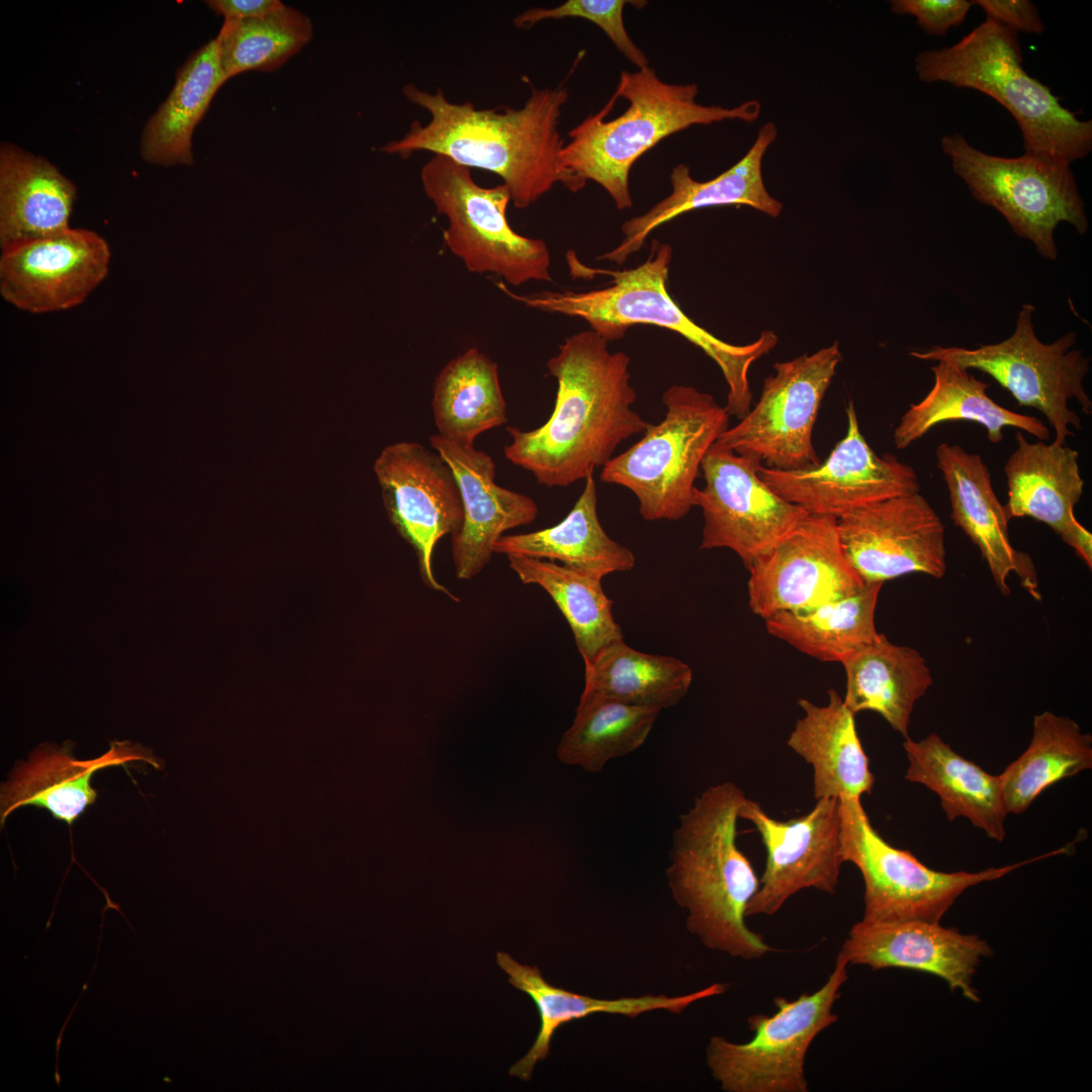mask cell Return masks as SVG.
Instances as JSON below:
<instances>
[{
  "label": "cell",
  "mask_w": 1092,
  "mask_h": 1092,
  "mask_svg": "<svg viewBox=\"0 0 1092 1092\" xmlns=\"http://www.w3.org/2000/svg\"><path fill=\"white\" fill-rule=\"evenodd\" d=\"M402 93L426 110L427 123L414 121L402 138L380 152L407 159L417 152L449 158L469 169L478 168L502 178L517 208H527L556 184L577 192L585 182L566 170L561 161L565 145L558 130L567 88L532 87L520 108H477L470 101H450L438 88L430 92L410 83Z\"/></svg>",
  "instance_id": "obj_1"
},
{
  "label": "cell",
  "mask_w": 1092,
  "mask_h": 1092,
  "mask_svg": "<svg viewBox=\"0 0 1092 1092\" xmlns=\"http://www.w3.org/2000/svg\"><path fill=\"white\" fill-rule=\"evenodd\" d=\"M629 366L627 354L612 352L590 329L565 338L547 362L557 380L554 410L534 430L507 428L506 458L548 487L592 476L623 441L651 425L632 408L637 394Z\"/></svg>",
  "instance_id": "obj_2"
},
{
  "label": "cell",
  "mask_w": 1092,
  "mask_h": 1092,
  "mask_svg": "<svg viewBox=\"0 0 1092 1092\" xmlns=\"http://www.w3.org/2000/svg\"><path fill=\"white\" fill-rule=\"evenodd\" d=\"M743 791L725 782L707 788L680 815L666 870L675 902L688 911L687 928L708 948L757 960L772 949L745 923L759 880L736 844Z\"/></svg>",
  "instance_id": "obj_3"
},
{
  "label": "cell",
  "mask_w": 1092,
  "mask_h": 1092,
  "mask_svg": "<svg viewBox=\"0 0 1092 1092\" xmlns=\"http://www.w3.org/2000/svg\"><path fill=\"white\" fill-rule=\"evenodd\" d=\"M672 248L652 240L648 258L632 269L588 267L574 251L566 254L569 273L589 279L608 275V286L587 291H543L518 295L499 282L498 288L528 307L585 321L590 330L609 343L622 339L635 325H651L672 331L699 347L720 368L728 386L726 411L742 419L749 411L752 393L748 373L751 365L778 344V335L764 330L752 343L733 345L712 335L690 318L667 291Z\"/></svg>",
  "instance_id": "obj_4"
},
{
  "label": "cell",
  "mask_w": 1092,
  "mask_h": 1092,
  "mask_svg": "<svg viewBox=\"0 0 1092 1092\" xmlns=\"http://www.w3.org/2000/svg\"><path fill=\"white\" fill-rule=\"evenodd\" d=\"M697 84H671L649 66L622 71L613 98L569 132L561 151L566 170L601 185L620 210L633 200L629 175L634 163L663 139L693 125L723 120L752 122L760 103L749 100L736 107L703 105Z\"/></svg>",
  "instance_id": "obj_5"
},
{
  "label": "cell",
  "mask_w": 1092,
  "mask_h": 1092,
  "mask_svg": "<svg viewBox=\"0 0 1092 1092\" xmlns=\"http://www.w3.org/2000/svg\"><path fill=\"white\" fill-rule=\"evenodd\" d=\"M1018 34L986 18L950 47L921 52L915 71L925 83L980 91L1004 106L1021 131L1025 155L1072 164L1092 151V120H1081L1051 88L1022 67Z\"/></svg>",
  "instance_id": "obj_6"
},
{
  "label": "cell",
  "mask_w": 1092,
  "mask_h": 1092,
  "mask_svg": "<svg viewBox=\"0 0 1092 1092\" xmlns=\"http://www.w3.org/2000/svg\"><path fill=\"white\" fill-rule=\"evenodd\" d=\"M661 422L603 466L601 480L629 489L646 521H677L695 507L696 479L709 448L729 428L730 415L713 395L688 385L662 394Z\"/></svg>",
  "instance_id": "obj_7"
},
{
  "label": "cell",
  "mask_w": 1092,
  "mask_h": 1092,
  "mask_svg": "<svg viewBox=\"0 0 1092 1092\" xmlns=\"http://www.w3.org/2000/svg\"><path fill=\"white\" fill-rule=\"evenodd\" d=\"M940 146L975 199L1000 212L1042 258L1058 257L1054 235L1059 223L1071 224L1080 235L1087 233L1089 221L1071 164L1025 154L989 155L961 133L944 135Z\"/></svg>",
  "instance_id": "obj_8"
},
{
  "label": "cell",
  "mask_w": 1092,
  "mask_h": 1092,
  "mask_svg": "<svg viewBox=\"0 0 1092 1092\" xmlns=\"http://www.w3.org/2000/svg\"><path fill=\"white\" fill-rule=\"evenodd\" d=\"M426 196L446 216L443 240L472 273H492L511 285L550 281L546 243L514 231L507 218L512 202L505 184L478 185L469 168L433 155L421 170Z\"/></svg>",
  "instance_id": "obj_9"
},
{
  "label": "cell",
  "mask_w": 1092,
  "mask_h": 1092,
  "mask_svg": "<svg viewBox=\"0 0 1092 1092\" xmlns=\"http://www.w3.org/2000/svg\"><path fill=\"white\" fill-rule=\"evenodd\" d=\"M848 963L838 952L827 981L794 1000L776 997L771 1015L748 1017L750 1040L710 1038L707 1065L726 1092H807L805 1059L815 1037L837 1020L832 1008L846 982Z\"/></svg>",
  "instance_id": "obj_10"
},
{
  "label": "cell",
  "mask_w": 1092,
  "mask_h": 1092,
  "mask_svg": "<svg viewBox=\"0 0 1092 1092\" xmlns=\"http://www.w3.org/2000/svg\"><path fill=\"white\" fill-rule=\"evenodd\" d=\"M1034 310L1032 304H1023L1013 334L1000 343L975 349L932 346L924 352H910V356L922 361H949L989 374L1018 405L1041 412L1055 430L1054 442L1066 445L1067 438L1074 436L1069 428H1082L1069 400L1075 398L1082 412L1091 415L1092 402L1083 386L1089 360L1081 350H1072L1076 343L1072 331L1051 344L1039 341L1032 323Z\"/></svg>",
  "instance_id": "obj_11"
},
{
  "label": "cell",
  "mask_w": 1092,
  "mask_h": 1092,
  "mask_svg": "<svg viewBox=\"0 0 1092 1092\" xmlns=\"http://www.w3.org/2000/svg\"><path fill=\"white\" fill-rule=\"evenodd\" d=\"M840 801V846L843 861L853 863L864 882L868 921L922 920L939 923L967 889L1000 879L1058 850L1002 868L977 873H945L924 866L909 850L892 846L874 829L860 799Z\"/></svg>",
  "instance_id": "obj_12"
},
{
  "label": "cell",
  "mask_w": 1092,
  "mask_h": 1092,
  "mask_svg": "<svg viewBox=\"0 0 1092 1092\" xmlns=\"http://www.w3.org/2000/svg\"><path fill=\"white\" fill-rule=\"evenodd\" d=\"M842 355L837 342L774 365L759 399L716 443L758 457L766 467L796 470L818 465L814 425Z\"/></svg>",
  "instance_id": "obj_13"
},
{
  "label": "cell",
  "mask_w": 1092,
  "mask_h": 1092,
  "mask_svg": "<svg viewBox=\"0 0 1092 1092\" xmlns=\"http://www.w3.org/2000/svg\"><path fill=\"white\" fill-rule=\"evenodd\" d=\"M761 460L718 443L707 451L696 487L704 527L700 549L728 548L747 568L785 539L808 513L778 495L760 477Z\"/></svg>",
  "instance_id": "obj_14"
},
{
  "label": "cell",
  "mask_w": 1092,
  "mask_h": 1092,
  "mask_svg": "<svg viewBox=\"0 0 1092 1092\" xmlns=\"http://www.w3.org/2000/svg\"><path fill=\"white\" fill-rule=\"evenodd\" d=\"M746 569L749 608L763 620L848 597L867 584L846 560L831 516L808 514Z\"/></svg>",
  "instance_id": "obj_15"
},
{
  "label": "cell",
  "mask_w": 1092,
  "mask_h": 1092,
  "mask_svg": "<svg viewBox=\"0 0 1092 1092\" xmlns=\"http://www.w3.org/2000/svg\"><path fill=\"white\" fill-rule=\"evenodd\" d=\"M373 470L391 523L416 552L424 583L458 601L432 569L437 543L456 534L463 522L462 497L453 469L435 450L417 442H397L381 451Z\"/></svg>",
  "instance_id": "obj_16"
},
{
  "label": "cell",
  "mask_w": 1092,
  "mask_h": 1092,
  "mask_svg": "<svg viewBox=\"0 0 1092 1092\" xmlns=\"http://www.w3.org/2000/svg\"><path fill=\"white\" fill-rule=\"evenodd\" d=\"M847 431L816 466L780 470L761 465L762 480L808 514L840 516L857 508L920 490L914 469L891 454L879 456L862 436L854 404L845 408Z\"/></svg>",
  "instance_id": "obj_17"
},
{
  "label": "cell",
  "mask_w": 1092,
  "mask_h": 1092,
  "mask_svg": "<svg viewBox=\"0 0 1092 1092\" xmlns=\"http://www.w3.org/2000/svg\"><path fill=\"white\" fill-rule=\"evenodd\" d=\"M837 530L846 560L866 583L945 573L944 526L919 491L848 512L837 518Z\"/></svg>",
  "instance_id": "obj_18"
},
{
  "label": "cell",
  "mask_w": 1092,
  "mask_h": 1092,
  "mask_svg": "<svg viewBox=\"0 0 1092 1092\" xmlns=\"http://www.w3.org/2000/svg\"><path fill=\"white\" fill-rule=\"evenodd\" d=\"M739 818L750 821L766 849L759 887L746 907V917L774 915L800 890L836 892L841 864L840 801L817 800L807 814L788 821L768 816L745 798Z\"/></svg>",
  "instance_id": "obj_19"
},
{
  "label": "cell",
  "mask_w": 1092,
  "mask_h": 1092,
  "mask_svg": "<svg viewBox=\"0 0 1092 1092\" xmlns=\"http://www.w3.org/2000/svg\"><path fill=\"white\" fill-rule=\"evenodd\" d=\"M110 249L84 229L27 241L2 251L0 293L15 307L44 313L83 302L108 273Z\"/></svg>",
  "instance_id": "obj_20"
},
{
  "label": "cell",
  "mask_w": 1092,
  "mask_h": 1092,
  "mask_svg": "<svg viewBox=\"0 0 1092 1092\" xmlns=\"http://www.w3.org/2000/svg\"><path fill=\"white\" fill-rule=\"evenodd\" d=\"M839 953L848 965L873 970L901 968L937 976L951 991L959 990L967 999L978 1002L972 978L992 949L978 935L964 934L939 923L862 919L851 927Z\"/></svg>",
  "instance_id": "obj_21"
},
{
  "label": "cell",
  "mask_w": 1092,
  "mask_h": 1092,
  "mask_svg": "<svg viewBox=\"0 0 1092 1092\" xmlns=\"http://www.w3.org/2000/svg\"><path fill=\"white\" fill-rule=\"evenodd\" d=\"M429 440L451 466L459 485L464 516L461 528L451 536V552L457 578L469 580L490 561L504 533L532 523L538 507L529 495L495 483V464L486 452L439 434Z\"/></svg>",
  "instance_id": "obj_22"
},
{
  "label": "cell",
  "mask_w": 1092,
  "mask_h": 1092,
  "mask_svg": "<svg viewBox=\"0 0 1092 1092\" xmlns=\"http://www.w3.org/2000/svg\"><path fill=\"white\" fill-rule=\"evenodd\" d=\"M935 457L947 487L950 518L979 548L999 592L1010 594L1008 578L1014 572L1021 586L1035 600H1040L1032 558L1012 546L1009 518L994 491L990 471L981 456L959 445L941 443Z\"/></svg>",
  "instance_id": "obj_23"
},
{
  "label": "cell",
  "mask_w": 1092,
  "mask_h": 1092,
  "mask_svg": "<svg viewBox=\"0 0 1092 1092\" xmlns=\"http://www.w3.org/2000/svg\"><path fill=\"white\" fill-rule=\"evenodd\" d=\"M1016 443L1004 466L1009 520L1028 517L1046 524L1091 568L1092 534L1074 514L1084 488L1078 451L1055 442L1029 443L1020 431Z\"/></svg>",
  "instance_id": "obj_24"
},
{
  "label": "cell",
  "mask_w": 1092,
  "mask_h": 1092,
  "mask_svg": "<svg viewBox=\"0 0 1092 1092\" xmlns=\"http://www.w3.org/2000/svg\"><path fill=\"white\" fill-rule=\"evenodd\" d=\"M778 130L766 122L746 155L731 168L709 181H697L685 164L674 166L669 179L671 192L647 212L622 224L624 239L616 248L599 257L601 260L623 264L638 252L649 234L673 218L700 208L716 206H750L766 215L777 217L783 210L781 201L767 191L761 171L763 156L776 141Z\"/></svg>",
  "instance_id": "obj_25"
},
{
  "label": "cell",
  "mask_w": 1092,
  "mask_h": 1092,
  "mask_svg": "<svg viewBox=\"0 0 1092 1092\" xmlns=\"http://www.w3.org/2000/svg\"><path fill=\"white\" fill-rule=\"evenodd\" d=\"M496 963L508 974L509 983L527 994L539 1012L540 1029L533 1045L509 1071L511 1076L524 1081H529L536 1064L550 1055L555 1031L568 1022L598 1013L636 1017L653 1010H666L679 1014L691 1004L726 991L725 984L714 983L699 991L680 996L643 995L601 999L553 986L543 978L537 967L522 965L507 952L498 951Z\"/></svg>",
  "instance_id": "obj_26"
},
{
  "label": "cell",
  "mask_w": 1092,
  "mask_h": 1092,
  "mask_svg": "<svg viewBox=\"0 0 1092 1092\" xmlns=\"http://www.w3.org/2000/svg\"><path fill=\"white\" fill-rule=\"evenodd\" d=\"M804 716L795 724L787 744L813 768L816 800L860 799L871 794L875 777L856 732L854 715L833 689L828 703L798 702Z\"/></svg>",
  "instance_id": "obj_27"
},
{
  "label": "cell",
  "mask_w": 1092,
  "mask_h": 1092,
  "mask_svg": "<svg viewBox=\"0 0 1092 1092\" xmlns=\"http://www.w3.org/2000/svg\"><path fill=\"white\" fill-rule=\"evenodd\" d=\"M151 761L128 742H112L102 756L78 760L68 747L43 745L22 761L1 789V822L23 806L44 808L58 820L72 824L96 800L92 776L108 766L132 760Z\"/></svg>",
  "instance_id": "obj_28"
},
{
  "label": "cell",
  "mask_w": 1092,
  "mask_h": 1092,
  "mask_svg": "<svg viewBox=\"0 0 1092 1092\" xmlns=\"http://www.w3.org/2000/svg\"><path fill=\"white\" fill-rule=\"evenodd\" d=\"M77 188L48 160L14 145L0 148V247L70 229Z\"/></svg>",
  "instance_id": "obj_29"
},
{
  "label": "cell",
  "mask_w": 1092,
  "mask_h": 1092,
  "mask_svg": "<svg viewBox=\"0 0 1092 1092\" xmlns=\"http://www.w3.org/2000/svg\"><path fill=\"white\" fill-rule=\"evenodd\" d=\"M902 745L909 763L905 779L936 793L949 821L966 817L990 838L1003 841L1008 813L999 776L957 753L936 733L919 741L906 737Z\"/></svg>",
  "instance_id": "obj_30"
},
{
  "label": "cell",
  "mask_w": 1092,
  "mask_h": 1092,
  "mask_svg": "<svg viewBox=\"0 0 1092 1092\" xmlns=\"http://www.w3.org/2000/svg\"><path fill=\"white\" fill-rule=\"evenodd\" d=\"M934 383L917 403H912L894 430L897 449H905L938 424L953 421L978 423L987 431L991 443L1003 439V429L1022 430L1039 441L1050 438L1049 428L1036 417L1012 412L995 402L988 394L989 384L949 361L931 366Z\"/></svg>",
  "instance_id": "obj_31"
},
{
  "label": "cell",
  "mask_w": 1092,
  "mask_h": 1092,
  "mask_svg": "<svg viewBox=\"0 0 1092 1092\" xmlns=\"http://www.w3.org/2000/svg\"><path fill=\"white\" fill-rule=\"evenodd\" d=\"M841 664L846 673L843 703L855 715L880 714L904 738L915 703L933 682L925 658L914 648L897 645L881 634Z\"/></svg>",
  "instance_id": "obj_32"
},
{
  "label": "cell",
  "mask_w": 1092,
  "mask_h": 1092,
  "mask_svg": "<svg viewBox=\"0 0 1092 1092\" xmlns=\"http://www.w3.org/2000/svg\"><path fill=\"white\" fill-rule=\"evenodd\" d=\"M597 505V486L592 475L584 480L579 497L560 523L530 533L504 535L493 552L560 561L600 578L631 570L635 565L633 552L605 532Z\"/></svg>",
  "instance_id": "obj_33"
},
{
  "label": "cell",
  "mask_w": 1092,
  "mask_h": 1092,
  "mask_svg": "<svg viewBox=\"0 0 1092 1092\" xmlns=\"http://www.w3.org/2000/svg\"><path fill=\"white\" fill-rule=\"evenodd\" d=\"M225 82L214 37L178 70L169 95L143 129L142 158L165 167L192 165L194 129Z\"/></svg>",
  "instance_id": "obj_34"
},
{
  "label": "cell",
  "mask_w": 1092,
  "mask_h": 1092,
  "mask_svg": "<svg viewBox=\"0 0 1092 1092\" xmlns=\"http://www.w3.org/2000/svg\"><path fill=\"white\" fill-rule=\"evenodd\" d=\"M432 408L438 434L466 446L508 421L497 364L476 347L450 360L433 385Z\"/></svg>",
  "instance_id": "obj_35"
},
{
  "label": "cell",
  "mask_w": 1092,
  "mask_h": 1092,
  "mask_svg": "<svg viewBox=\"0 0 1092 1092\" xmlns=\"http://www.w3.org/2000/svg\"><path fill=\"white\" fill-rule=\"evenodd\" d=\"M583 661L580 697H604L662 710L676 705L693 680V671L684 661L638 651L624 639L612 641Z\"/></svg>",
  "instance_id": "obj_36"
},
{
  "label": "cell",
  "mask_w": 1092,
  "mask_h": 1092,
  "mask_svg": "<svg viewBox=\"0 0 1092 1092\" xmlns=\"http://www.w3.org/2000/svg\"><path fill=\"white\" fill-rule=\"evenodd\" d=\"M1092 767V737L1068 717L1033 718L1027 749L999 775L1007 813L1021 814L1046 789Z\"/></svg>",
  "instance_id": "obj_37"
},
{
  "label": "cell",
  "mask_w": 1092,
  "mask_h": 1092,
  "mask_svg": "<svg viewBox=\"0 0 1092 1092\" xmlns=\"http://www.w3.org/2000/svg\"><path fill=\"white\" fill-rule=\"evenodd\" d=\"M884 583H867L848 597L801 612L764 619L767 632L799 651L825 662L841 663L878 638L875 612Z\"/></svg>",
  "instance_id": "obj_38"
},
{
  "label": "cell",
  "mask_w": 1092,
  "mask_h": 1092,
  "mask_svg": "<svg viewBox=\"0 0 1092 1092\" xmlns=\"http://www.w3.org/2000/svg\"><path fill=\"white\" fill-rule=\"evenodd\" d=\"M507 557L510 568L523 583L539 585L554 601L571 628L583 660L612 641L624 639L602 578L555 561L518 555Z\"/></svg>",
  "instance_id": "obj_39"
},
{
  "label": "cell",
  "mask_w": 1092,
  "mask_h": 1092,
  "mask_svg": "<svg viewBox=\"0 0 1092 1092\" xmlns=\"http://www.w3.org/2000/svg\"><path fill=\"white\" fill-rule=\"evenodd\" d=\"M660 709L604 697H580L557 757L587 772H600L610 760L638 749L647 739Z\"/></svg>",
  "instance_id": "obj_40"
},
{
  "label": "cell",
  "mask_w": 1092,
  "mask_h": 1092,
  "mask_svg": "<svg viewBox=\"0 0 1092 1092\" xmlns=\"http://www.w3.org/2000/svg\"><path fill=\"white\" fill-rule=\"evenodd\" d=\"M312 34L310 18L286 4L260 17L224 19L215 38L225 81L244 72L276 70Z\"/></svg>",
  "instance_id": "obj_41"
},
{
  "label": "cell",
  "mask_w": 1092,
  "mask_h": 1092,
  "mask_svg": "<svg viewBox=\"0 0 1092 1092\" xmlns=\"http://www.w3.org/2000/svg\"><path fill=\"white\" fill-rule=\"evenodd\" d=\"M626 5L638 9L647 5L646 1L630 0H567L560 5L542 8L534 7L518 14L513 22L518 28L529 29L545 20H559L576 17L588 20L599 26L611 39L617 50L638 69L648 66V58L627 32L623 10Z\"/></svg>",
  "instance_id": "obj_42"
},
{
  "label": "cell",
  "mask_w": 1092,
  "mask_h": 1092,
  "mask_svg": "<svg viewBox=\"0 0 1092 1092\" xmlns=\"http://www.w3.org/2000/svg\"><path fill=\"white\" fill-rule=\"evenodd\" d=\"M972 5L967 0H894L891 10L914 16L927 34L944 36L951 26L964 22Z\"/></svg>",
  "instance_id": "obj_43"
},
{
  "label": "cell",
  "mask_w": 1092,
  "mask_h": 1092,
  "mask_svg": "<svg viewBox=\"0 0 1092 1092\" xmlns=\"http://www.w3.org/2000/svg\"><path fill=\"white\" fill-rule=\"evenodd\" d=\"M991 19L1010 30L1041 34L1044 25L1036 6L1028 0H973Z\"/></svg>",
  "instance_id": "obj_44"
},
{
  "label": "cell",
  "mask_w": 1092,
  "mask_h": 1092,
  "mask_svg": "<svg viewBox=\"0 0 1092 1092\" xmlns=\"http://www.w3.org/2000/svg\"><path fill=\"white\" fill-rule=\"evenodd\" d=\"M206 5L224 19L241 20L267 15L284 3L279 0H208Z\"/></svg>",
  "instance_id": "obj_45"
}]
</instances>
